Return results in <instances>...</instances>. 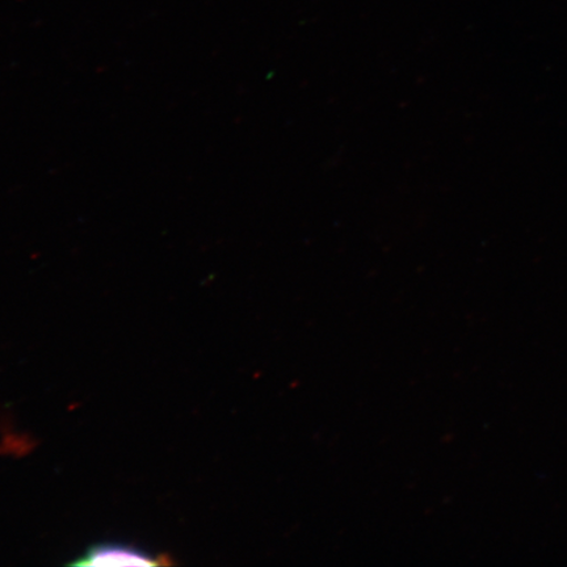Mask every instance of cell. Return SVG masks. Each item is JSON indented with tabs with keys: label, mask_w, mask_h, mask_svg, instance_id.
<instances>
[{
	"label": "cell",
	"mask_w": 567,
	"mask_h": 567,
	"mask_svg": "<svg viewBox=\"0 0 567 567\" xmlns=\"http://www.w3.org/2000/svg\"><path fill=\"white\" fill-rule=\"evenodd\" d=\"M163 558V557H161ZM161 558L148 555L137 548L122 544H97L91 547L74 566H157L166 564Z\"/></svg>",
	"instance_id": "1"
}]
</instances>
